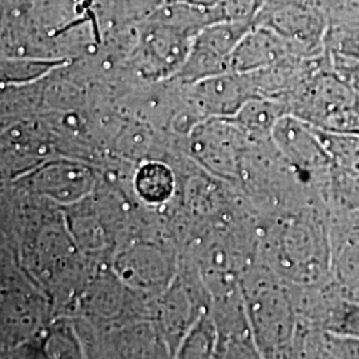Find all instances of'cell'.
<instances>
[{
    "mask_svg": "<svg viewBox=\"0 0 359 359\" xmlns=\"http://www.w3.org/2000/svg\"><path fill=\"white\" fill-rule=\"evenodd\" d=\"M253 140L233 118L210 117L193 129L191 152L212 173L240 179Z\"/></svg>",
    "mask_w": 359,
    "mask_h": 359,
    "instance_id": "obj_5",
    "label": "cell"
},
{
    "mask_svg": "<svg viewBox=\"0 0 359 359\" xmlns=\"http://www.w3.org/2000/svg\"><path fill=\"white\" fill-rule=\"evenodd\" d=\"M175 175L172 169L160 161H145L136 170L133 185L144 203L164 204L175 192Z\"/></svg>",
    "mask_w": 359,
    "mask_h": 359,
    "instance_id": "obj_17",
    "label": "cell"
},
{
    "mask_svg": "<svg viewBox=\"0 0 359 359\" xmlns=\"http://www.w3.org/2000/svg\"><path fill=\"white\" fill-rule=\"evenodd\" d=\"M253 25L280 35L301 57H317L326 52L330 22L314 0H266Z\"/></svg>",
    "mask_w": 359,
    "mask_h": 359,
    "instance_id": "obj_4",
    "label": "cell"
},
{
    "mask_svg": "<svg viewBox=\"0 0 359 359\" xmlns=\"http://www.w3.org/2000/svg\"><path fill=\"white\" fill-rule=\"evenodd\" d=\"M327 330L359 339V301L344 299L335 310Z\"/></svg>",
    "mask_w": 359,
    "mask_h": 359,
    "instance_id": "obj_22",
    "label": "cell"
},
{
    "mask_svg": "<svg viewBox=\"0 0 359 359\" xmlns=\"http://www.w3.org/2000/svg\"><path fill=\"white\" fill-rule=\"evenodd\" d=\"M44 351L51 358H77L81 355L80 345L77 344L76 335L71 326L63 323L55 326L46 337Z\"/></svg>",
    "mask_w": 359,
    "mask_h": 359,
    "instance_id": "obj_21",
    "label": "cell"
},
{
    "mask_svg": "<svg viewBox=\"0 0 359 359\" xmlns=\"http://www.w3.org/2000/svg\"><path fill=\"white\" fill-rule=\"evenodd\" d=\"M314 1H317V3H318V4H320V1H318V0H314ZM320 6H321V4H320Z\"/></svg>",
    "mask_w": 359,
    "mask_h": 359,
    "instance_id": "obj_25",
    "label": "cell"
},
{
    "mask_svg": "<svg viewBox=\"0 0 359 359\" xmlns=\"http://www.w3.org/2000/svg\"><path fill=\"white\" fill-rule=\"evenodd\" d=\"M116 271L133 287H157L169 277L165 256L154 246H132L116 258Z\"/></svg>",
    "mask_w": 359,
    "mask_h": 359,
    "instance_id": "obj_12",
    "label": "cell"
},
{
    "mask_svg": "<svg viewBox=\"0 0 359 359\" xmlns=\"http://www.w3.org/2000/svg\"><path fill=\"white\" fill-rule=\"evenodd\" d=\"M289 115L332 133H359V96L332 67L329 52L287 104Z\"/></svg>",
    "mask_w": 359,
    "mask_h": 359,
    "instance_id": "obj_3",
    "label": "cell"
},
{
    "mask_svg": "<svg viewBox=\"0 0 359 359\" xmlns=\"http://www.w3.org/2000/svg\"><path fill=\"white\" fill-rule=\"evenodd\" d=\"M326 50L359 60V18L330 23L326 34Z\"/></svg>",
    "mask_w": 359,
    "mask_h": 359,
    "instance_id": "obj_20",
    "label": "cell"
},
{
    "mask_svg": "<svg viewBox=\"0 0 359 359\" xmlns=\"http://www.w3.org/2000/svg\"><path fill=\"white\" fill-rule=\"evenodd\" d=\"M252 26V23L231 20L206 26L193 39L180 76L184 81L194 84L206 77L229 72L231 53Z\"/></svg>",
    "mask_w": 359,
    "mask_h": 359,
    "instance_id": "obj_7",
    "label": "cell"
},
{
    "mask_svg": "<svg viewBox=\"0 0 359 359\" xmlns=\"http://www.w3.org/2000/svg\"><path fill=\"white\" fill-rule=\"evenodd\" d=\"M285 115H289L285 103L276 99L257 96L250 99L238 114L231 118L253 139L264 140L271 137L273 129Z\"/></svg>",
    "mask_w": 359,
    "mask_h": 359,
    "instance_id": "obj_15",
    "label": "cell"
},
{
    "mask_svg": "<svg viewBox=\"0 0 359 359\" xmlns=\"http://www.w3.org/2000/svg\"><path fill=\"white\" fill-rule=\"evenodd\" d=\"M240 286L261 357H292L298 323L293 285L261 264L243 270Z\"/></svg>",
    "mask_w": 359,
    "mask_h": 359,
    "instance_id": "obj_2",
    "label": "cell"
},
{
    "mask_svg": "<svg viewBox=\"0 0 359 359\" xmlns=\"http://www.w3.org/2000/svg\"><path fill=\"white\" fill-rule=\"evenodd\" d=\"M62 60L43 57H13L3 60L1 77L6 84H26L47 75Z\"/></svg>",
    "mask_w": 359,
    "mask_h": 359,
    "instance_id": "obj_19",
    "label": "cell"
},
{
    "mask_svg": "<svg viewBox=\"0 0 359 359\" xmlns=\"http://www.w3.org/2000/svg\"><path fill=\"white\" fill-rule=\"evenodd\" d=\"M292 56L298 55L286 40L269 28L253 25L231 53L229 71L240 74L256 72Z\"/></svg>",
    "mask_w": 359,
    "mask_h": 359,
    "instance_id": "obj_11",
    "label": "cell"
},
{
    "mask_svg": "<svg viewBox=\"0 0 359 359\" xmlns=\"http://www.w3.org/2000/svg\"><path fill=\"white\" fill-rule=\"evenodd\" d=\"M193 39L187 32L152 19L140 40V71L154 79L179 74L191 51Z\"/></svg>",
    "mask_w": 359,
    "mask_h": 359,
    "instance_id": "obj_8",
    "label": "cell"
},
{
    "mask_svg": "<svg viewBox=\"0 0 359 359\" xmlns=\"http://www.w3.org/2000/svg\"><path fill=\"white\" fill-rule=\"evenodd\" d=\"M292 357L359 359V339L330 330L297 326Z\"/></svg>",
    "mask_w": 359,
    "mask_h": 359,
    "instance_id": "obj_13",
    "label": "cell"
},
{
    "mask_svg": "<svg viewBox=\"0 0 359 359\" xmlns=\"http://www.w3.org/2000/svg\"><path fill=\"white\" fill-rule=\"evenodd\" d=\"M271 142L283 158L317 193L333 167L317 128L294 115H285L271 133Z\"/></svg>",
    "mask_w": 359,
    "mask_h": 359,
    "instance_id": "obj_6",
    "label": "cell"
},
{
    "mask_svg": "<svg viewBox=\"0 0 359 359\" xmlns=\"http://www.w3.org/2000/svg\"><path fill=\"white\" fill-rule=\"evenodd\" d=\"M262 264L286 283H323L330 271V228L325 210L309 205L270 222L258 241Z\"/></svg>",
    "mask_w": 359,
    "mask_h": 359,
    "instance_id": "obj_1",
    "label": "cell"
},
{
    "mask_svg": "<svg viewBox=\"0 0 359 359\" xmlns=\"http://www.w3.org/2000/svg\"><path fill=\"white\" fill-rule=\"evenodd\" d=\"M3 341L13 345L25 341L38 329V309L34 302L23 294H7L3 297Z\"/></svg>",
    "mask_w": 359,
    "mask_h": 359,
    "instance_id": "obj_16",
    "label": "cell"
},
{
    "mask_svg": "<svg viewBox=\"0 0 359 359\" xmlns=\"http://www.w3.org/2000/svg\"><path fill=\"white\" fill-rule=\"evenodd\" d=\"M329 52L334 71L342 77L359 96V60L339 53Z\"/></svg>",
    "mask_w": 359,
    "mask_h": 359,
    "instance_id": "obj_23",
    "label": "cell"
},
{
    "mask_svg": "<svg viewBox=\"0 0 359 359\" xmlns=\"http://www.w3.org/2000/svg\"><path fill=\"white\" fill-rule=\"evenodd\" d=\"M95 184L92 169L76 161H50L27 176V187L32 192L52 201L71 205L90 194Z\"/></svg>",
    "mask_w": 359,
    "mask_h": 359,
    "instance_id": "obj_9",
    "label": "cell"
},
{
    "mask_svg": "<svg viewBox=\"0 0 359 359\" xmlns=\"http://www.w3.org/2000/svg\"><path fill=\"white\" fill-rule=\"evenodd\" d=\"M180 357L182 358H206L213 357L217 351V332L213 318L203 316L193 325L180 345Z\"/></svg>",
    "mask_w": 359,
    "mask_h": 359,
    "instance_id": "obj_18",
    "label": "cell"
},
{
    "mask_svg": "<svg viewBox=\"0 0 359 359\" xmlns=\"http://www.w3.org/2000/svg\"><path fill=\"white\" fill-rule=\"evenodd\" d=\"M165 1H179V3L191 4V6H194V7L206 8V10L217 8L218 6L222 3V0H165Z\"/></svg>",
    "mask_w": 359,
    "mask_h": 359,
    "instance_id": "obj_24",
    "label": "cell"
},
{
    "mask_svg": "<svg viewBox=\"0 0 359 359\" xmlns=\"http://www.w3.org/2000/svg\"><path fill=\"white\" fill-rule=\"evenodd\" d=\"M194 99L210 117L231 118L250 99L257 97L252 72H224L194 83Z\"/></svg>",
    "mask_w": 359,
    "mask_h": 359,
    "instance_id": "obj_10",
    "label": "cell"
},
{
    "mask_svg": "<svg viewBox=\"0 0 359 359\" xmlns=\"http://www.w3.org/2000/svg\"><path fill=\"white\" fill-rule=\"evenodd\" d=\"M196 309L189 292L180 285L172 287L164 297L161 325L169 345H176V350H179L193 325L201 318L197 316Z\"/></svg>",
    "mask_w": 359,
    "mask_h": 359,
    "instance_id": "obj_14",
    "label": "cell"
}]
</instances>
